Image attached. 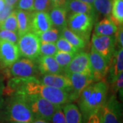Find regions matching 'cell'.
<instances>
[{"mask_svg":"<svg viewBox=\"0 0 123 123\" xmlns=\"http://www.w3.org/2000/svg\"><path fill=\"white\" fill-rule=\"evenodd\" d=\"M109 84L105 79L93 82L84 88L77 98L84 123L90 116L98 112L108 96Z\"/></svg>","mask_w":123,"mask_h":123,"instance_id":"6da1fadb","label":"cell"},{"mask_svg":"<svg viewBox=\"0 0 123 123\" xmlns=\"http://www.w3.org/2000/svg\"><path fill=\"white\" fill-rule=\"evenodd\" d=\"M6 122L31 123L34 120L28 105L22 93L14 92L5 98L4 110L1 118Z\"/></svg>","mask_w":123,"mask_h":123,"instance_id":"7a4b0ae2","label":"cell"},{"mask_svg":"<svg viewBox=\"0 0 123 123\" xmlns=\"http://www.w3.org/2000/svg\"><path fill=\"white\" fill-rule=\"evenodd\" d=\"M96 21V18L88 14L71 13L67 17L66 26L88 43Z\"/></svg>","mask_w":123,"mask_h":123,"instance_id":"3957f363","label":"cell"},{"mask_svg":"<svg viewBox=\"0 0 123 123\" xmlns=\"http://www.w3.org/2000/svg\"><path fill=\"white\" fill-rule=\"evenodd\" d=\"M1 79H10L12 77H36L39 74L35 60L28 58H19L12 65L2 68Z\"/></svg>","mask_w":123,"mask_h":123,"instance_id":"277c9868","label":"cell"},{"mask_svg":"<svg viewBox=\"0 0 123 123\" xmlns=\"http://www.w3.org/2000/svg\"><path fill=\"white\" fill-rule=\"evenodd\" d=\"M22 94L34 118L44 119L48 121L51 120V116L58 105H54L38 95Z\"/></svg>","mask_w":123,"mask_h":123,"instance_id":"5b68a950","label":"cell"},{"mask_svg":"<svg viewBox=\"0 0 123 123\" xmlns=\"http://www.w3.org/2000/svg\"><path fill=\"white\" fill-rule=\"evenodd\" d=\"M21 56L36 60L40 55V40L32 31H27L18 37L17 43Z\"/></svg>","mask_w":123,"mask_h":123,"instance_id":"8992f818","label":"cell"},{"mask_svg":"<svg viewBox=\"0 0 123 123\" xmlns=\"http://www.w3.org/2000/svg\"><path fill=\"white\" fill-rule=\"evenodd\" d=\"M99 111L102 123H123L122 105L114 94L107 96Z\"/></svg>","mask_w":123,"mask_h":123,"instance_id":"52a82bcc","label":"cell"},{"mask_svg":"<svg viewBox=\"0 0 123 123\" xmlns=\"http://www.w3.org/2000/svg\"><path fill=\"white\" fill-rule=\"evenodd\" d=\"M91 41L92 48L110 63L116 50L115 36H100L93 34Z\"/></svg>","mask_w":123,"mask_h":123,"instance_id":"ba28073f","label":"cell"},{"mask_svg":"<svg viewBox=\"0 0 123 123\" xmlns=\"http://www.w3.org/2000/svg\"><path fill=\"white\" fill-rule=\"evenodd\" d=\"M89 60L94 81L97 82L105 79L110 67V63L106 60L105 58L92 47L90 53H89Z\"/></svg>","mask_w":123,"mask_h":123,"instance_id":"9c48e42d","label":"cell"},{"mask_svg":"<svg viewBox=\"0 0 123 123\" xmlns=\"http://www.w3.org/2000/svg\"><path fill=\"white\" fill-rule=\"evenodd\" d=\"M65 75L70 79L71 84V91L70 93L71 102L77 101L84 88L94 82L92 75L87 74L73 73L66 74Z\"/></svg>","mask_w":123,"mask_h":123,"instance_id":"30bf717a","label":"cell"},{"mask_svg":"<svg viewBox=\"0 0 123 123\" xmlns=\"http://www.w3.org/2000/svg\"><path fill=\"white\" fill-rule=\"evenodd\" d=\"M21 57L17 44L0 40V68H5Z\"/></svg>","mask_w":123,"mask_h":123,"instance_id":"8fae6325","label":"cell"},{"mask_svg":"<svg viewBox=\"0 0 123 123\" xmlns=\"http://www.w3.org/2000/svg\"><path fill=\"white\" fill-rule=\"evenodd\" d=\"M73 73H79L92 75L89 53L85 51H78L75 53L68 65L66 66L64 71V74L66 75Z\"/></svg>","mask_w":123,"mask_h":123,"instance_id":"7c38bea8","label":"cell"},{"mask_svg":"<svg viewBox=\"0 0 123 123\" xmlns=\"http://www.w3.org/2000/svg\"><path fill=\"white\" fill-rule=\"evenodd\" d=\"M53 27L48 12L33 11L31 12V31L38 36Z\"/></svg>","mask_w":123,"mask_h":123,"instance_id":"4fadbf2b","label":"cell"},{"mask_svg":"<svg viewBox=\"0 0 123 123\" xmlns=\"http://www.w3.org/2000/svg\"><path fill=\"white\" fill-rule=\"evenodd\" d=\"M41 84L62 89L70 93L71 84L70 79L64 74H45L38 79Z\"/></svg>","mask_w":123,"mask_h":123,"instance_id":"5bb4252c","label":"cell"},{"mask_svg":"<svg viewBox=\"0 0 123 123\" xmlns=\"http://www.w3.org/2000/svg\"><path fill=\"white\" fill-rule=\"evenodd\" d=\"M37 64L38 70L40 75L45 74H62L64 70L53 56H44L39 55L35 60Z\"/></svg>","mask_w":123,"mask_h":123,"instance_id":"9a60e30c","label":"cell"},{"mask_svg":"<svg viewBox=\"0 0 123 123\" xmlns=\"http://www.w3.org/2000/svg\"><path fill=\"white\" fill-rule=\"evenodd\" d=\"M122 73H123V48L115 50L114 53L110 62L107 82L108 84L111 83Z\"/></svg>","mask_w":123,"mask_h":123,"instance_id":"2e32d148","label":"cell"},{"mask_svg":"<svg viewBox=\"0 0 123 123\" xmlns=\"http://www.w3.org/2000/svg\"><path fill=\"white\" fill-rule=\"evenodd\" d=\"M118 29V25L111 15L105 17L99 21H96L94 34L100 36H115Z\"/></svg>","mask_w":123,"mask_h":123,"instance_id":"e0dca14e","label":"cell"},{"mask_svg":"<svg viewBox=\"0 0 123 123\" xmlns=\"http://www.w3.org/2000/svg\"><path fill=\"white\" fill-rule=\"evenodd\" d=\"M64 7L66 8L67 12L88 14L93 16L97 20L98 14L92 5L84 3L79 0H68Z\"/></svg>","mask_w":123,"mask_h":123,"instance_id":"ac0fdd59","label":"cell"},{"mask_svg":"<svg viewBox=\"0 0 123 123\" xmlns=\"http://www.w3.org/2000/svg\"><path fill=\"white\" fill-rule=\"evenodd\" d=\"M54 27L61 30L67 25V11L64 6H54L48 12Z\"/></svg>","mask_w":123,"mask_h":123,"instance_id":"d6986e66","label":"cell"},{"mask_svg":"<svg viewBox=\"0 0 123 123\" xmlns=\"http://www.w3.org/2000/svg\"><path fill=\"white\" fill-rule=\"evenodd\" d=\"M18 25L17 34L19 36L31 31V12L22 10L14 9Z\"/></svg>","mask_w":123,"mask_h":123,"instance_id":"ffe728a7","label":"cell"},{"mask_svg":"<svg viewBox=\"0 0 123 123\" xmlns=\"http://www.w3.org/2000/svg\"><path fill=\"white\" fill-rule=\"evenodd\" d=\"M66 123H84L82 114L78 106L68 103L62 105Z\"/></svg>","mask_w":123,"mask_h":123,"instance_id":"44dd1931","label":"cell"},{"mask_svg":"<svg viewBox=\"0 0 123 123\" xmlns=\"http://www.w3.org/2000/svg\"><path fill=\"white\" fill-rule=\"evenodd\" d=\"M60 36L66 39L67 41H68L70 44L77 49H79V51L81 49H84L86 47L87 43L84 39H82L79 36L76 34L72 30H70L67 26L60 30Z\"/></svg>","mask_w":123,"mask_h":123,"instance_id":"7402d4cb","label":"cell"},{"mask_svg":"<svg viewBox=\"0 0 123 123\" xmlns=\"http://www.w3.org/2000/svg\"><path fill=\"white\" fill-rule=\"evenodd\" d=\"M111 14L118 26L123 25V0H111Z\"/></svg>","mask_w":123,"mask_h":123,"instance_id":"603a6c76","label":"cell"},{"mask_svg":"<svg viewBox=\"0 0 123 123\" xmlns=\"http://www.w3.org/2000/svg\"><path fill=\"white\" fill-rule=\"evenodd\" d=\"M92 6L97 14L104 17L111 15V0H94Z\"/></svg>","mask_w":123,"mask_h":123,"instance_id":"cb8c5ba5","label":"cell"},{"mask_svg":"<svg viewBox=\"0 0 123 123\" xmlns=\"http://www.w3.org/2000/svg\"><path fill=\"white\" fill-rule=\"evenodd\" d=\"M40 43H55L60 37V30L56 27H51L38 36Z\"/></svg>","mask_w":123,"mask_h":123,"instance_id":"d4e9b609","label":"cell"},{"mask_svg":"<svg viewBox=\"0 0 123 123\" xmlns=\"http://www.w3.org/2000/svg\"><path fill=\"white\" fill-rule=\"evenodd\" d=\"M0 30H6L17 33V20L14 10L0 25Z\"/></svg>","mask_w":123,"mask_h":123,"instance_id":"484cf974","label":"cell"},{"mask_svg":"<svg viewBox=\"0 0 123 123\" xmlns=\"http://www.w3.org/2000/svg\"><path fill=\"white\" fill-rule=\"evenodd\" d=\"M74 55H75V53H67V52L57 51V52L55 54L53 57L56 60L57 64H59V66L64 71L66 66L68 65V64L70 63L73 57H74Z\"/></svg>","mask_w":123,"mask_h":123,"instance_id":"4316f807","label":"cell"},{"mask_svg":"<svg viewBox=\"0 0 123 123\" xmlns=\"http://www.w3.org/2000/svg\"><path fill=\"white\" fill-rule=\"evenodd\" d=\"M55 45H56L57 51H59L72 53H75V54L79 51V49H77L74 46H73L68 41H67L66 39H64L62 36H60L55 42Z\"/></svg>","mask_w":123,"mask_h":123,"instance_id":"83f0119b","label":"cell"},{"mask_svg":"<svg viewBox=\"0 0 123 123\" xmlns=\"http://www.w3.org/2000/svg\"><path fill=\"white\" fill-rule=\"evenodd\" d=\"M57 52L55 43H40V55L54 56Z\"/></svg>","mask_w":123,"mask_h":123,"instance_id":"f1b7e54d","label":"cell"},{"mask_svg":"<svg viewBox=\"0 0 123 123\" xmlns=\"http://www.w3.org/2000/svg\"><path fill=\"white\" fill-rule=\"evenodd\" d=\"M54 6L51 0H34V11L49 12Z\"/></svg>","mask_w":123,"mask_h":123,"instance_id":"f546056e","label":"cell"},{"mask_svg":"<svg viewBox=\"0 0 123 123\" xmlns=\"http://www.w3.org/2000/svg\"><path fill=\"white\" fill-rule=\"evenodd\" d=\"M110 85H111V90L112 94H116L117 92H119L120 95L121 96V98H123V73H120L114 81L110 83Z\"/></svg>","mask_w":123,"mask_h":123,"instance_id":"4dcf8cb0","label":"cell"},{"mask_svg":"<svg viewBox=\"0 0 123 123\" xmlns=\"http://www.w3.org/2000/svg\"><path fill=\"white\" fill-rule=\"evenodd\" d=\"M18 39V36L17 32L6 30H0V40H4L17 44Z\"/></svg>","mask_w":123,"mask_h":123,"instance_id":"1f68e13d","label":"cell"},{"mask_svg":"<svg viewBox=\"0 0 123 123\" xmlns=\"http://www.w3.org/2000/svg\"><path fill=\"white\" fill-rule=\"evenodd\" d=\"M34 1V0H18L15 5L14 8L22 10L27 12H33Z\"/></svg>","mask_w":123,"mask_h":123,"instance_id":"d6a6232c","label":"cell"},{"mask_svg":"<svg viewBox=\"0 0 123 123\" xmlns=\"http://www.w3.org/2000/svg\"><path fill=\"white\" fill-rule=\"evenodd\" d=\"M50 122L51 123H66L62 106H58L52 115Z\"/></svg>","mask_w":123,"mask_h":123,"instance_id":"836d02e7","label":"cell"},{"mask_svg":"<svg viewBox=\"0 0 123 123\" xmlns=\"http://www.w3.org/2000/svg\"><path fill=\"white\" fill-rule=\"evenodd\" d=\"M14 10V8L12 6L5 5L4 8L1 10H0V25L8 17L9 14L11 13Z\"/></svg>","mask_w":123,"mask_h":123,"instance_id":"e575fe53","label":"cell"},{"mask_svg":"<svg viewBox=\"0 0 123 123\" xmlns=\"http://www.w3.org/2000/svg\"><path fill=\"white\" fill-rule=\"evenodd\" d=\"M116 43L118 45V49L123 48V25L118 26V31L115 35Z\"/></svg>","mask_w":123,"mask_h":123,"instance_id":"d590c367","label":"cell"},{"mask_svg":"<svg viewBox=\"0 0 123 123\" xmlns=\"http://www.w3.org/2000/svg\"><path fill=\"white\" fill-rule=\"evenodd\" d=\"M5 88V84L4 83V79L0 78V118L4 110L5 104V98L4 96V89Z\"/></svg>","mask_w":123,"mask_h":123,"instance_id":"8d00e7d4","label":"cell"},{"mask_svg":"<svg viewBox=\"0 0 123 123\" xmlns=\"http://www.w3.org/2000/svg\"><path fill=\"white\" fill-rule=\"evenodd\" d=\"M84 123H102L100 111H98L97 113H94L90 116Z\"/></svg>","mask_w":123,"mask_h":123,"instance_id":"74e56055","label":"cell"},{"mask_svg":"<svg viewBox=\"0 0 123 123\" xmlns=\"http://www.w3.org/2000/svg\"><path fill=\"white\" fill-rule=\"evenodd\" d=\"M55 6H64V4L66 3L68 0H51Z\"/></svg>","mask_w":123,"mask_h":123,"instance_id":"f35d334b","label":"cell"},{"mask_svg":"<svg viewBox=\"0 0 123 123\" xmlns=\"http://www.w3.org/2000/svg\"><path fill=\"white\" fill-rule=\"evenodd\" d=\"M18 0H4L5 4L7 6H12V7H15V5L17 3Z\"/></svg>","mask_w":123,"mask_h":123,"instance_id":"ab89813d","label":"cell"},{"mask_svg":"<svg viewBox=\"0 0 123 123\" xmlns=\"http://www.w3.org/2000/svg\"><path fill=\"white\" fill-rule=\"evenodd\" d=\"M31 123H51L50 121L46 120L44 119L41 118H34V120Z\"/></svg>","mask_w":123,"mask_h":123,"instance_id":"60d3db41","label":"cell"},{"mask_svg":"<svg viewBox=\"0 0 123 123\" xmlns=\"http://www.w3.org/2000/svg\"><path fill=\"white\" fill-rule=\"evenodd\" d=\"M79 1H83L84 3H86V4H88L90 5L93 4V3H94V0H79Z\"/></svg>","mask_w":123,"mask_h":123,"instance_id":"b9f144b4","label":"cell"},{"mask_svg":"<svg viewBox=\"0 0 123 123\" xmlns=\"http://www.w3.org/2000/svg\"><path fill=\"white\" fill-rule=\"evenodd\" d=\"M5 3L4 1V0H0V10H1L2 9L4 8V7L5 6Z\"/></svg>","mask_w":123,"mask_h":123,"instance_id":"7bdbcfd3","label":"cell"},{"mask_svg":"<svg viewBox=\"0 0 123 123\" xmlns=\"http://www.w3.org/2000/svg\"><path fill=\"white\" fill-rule=\"evenodd\" d=\"M7 123H25V122H7Z\"/></svg>","mask_w":123,"mask_h":123,"instance_id":"ee69618b","label":"cell"}]
</instances>
